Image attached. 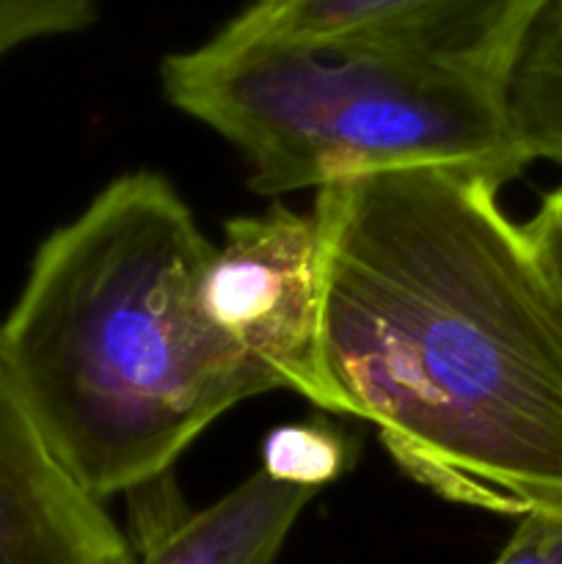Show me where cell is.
<instances>
[{
  "mask_svg": "<svg viewBox=\"0 0 562 564\" xmlns=\"http://www.w3.org/2000/svg\"><path fill=\"white\" fill-rule=\"evenodd\" d=\"M501 185L408 169L317 191L323 358L347 416L452 505L562 510V297Z\"/></svg>",
  "mask_w": 562,
  "mask_h": 564,
  "instance_id": "6da1fadb",
  "label": "cell"
},
{
  "mask_svg": "<svg viewBox=\"0 0 562 564\" xmlns=\"http://www.w3.org/2000/svg\"><path fill=\"white\" fill-rule=\"evenodd\" d=\"M213 253L174 185L136 171L33 257L0 341L44 438L94 499L163 482L209 424L275 391L204 314Z\"/></svg>",
  "mask_w": 562,
  "mask_h": 564,
  "instance_id": "7a4b0ae2",
  "label": "cell"
},
{
  "mask_svg": "<svg viewBox=\"0 0 562 564\" xmlns=\"http://www.w3.org/2000/svg\"><path fill=\"white\" fill-rule=\"evenodd\" d=\"M165 97L231 143L248 187L287 196L408 169H455L505 187L527 169L505 86L369 50L215 33L160 66Z\"/></svg>",
  "mask_w": 562,
  "mask_h": 564,
  "instance_id": "3957f363",
  "label": "cell"
},
{
  "mask_svg": "<svg viewBox=\"0 0 562 564\" xmlns=\"http://www.w3.org/2000/svg\"><path fill=\"white\" fill-rule=\"evenodd\" d=\"M202 308L275 389L347 416L323 358V240L314 215L273 204L231 218L204 273Z\"/></svg>",
  "mask_w": 562,
  "mask_h": 564,
  "instance_id": "277c9868",
  "label": "cell"
},
{
  "mask_svg": "<svg viewBox=\"0 0 562 564\" xmlns=\"http://www.w3.org/2000/svg\"><path fill=\"white\" fill-rule=\"evenodd\" d=\"M554 0H253L220 33L246 42L369 50L505 86Z\"/></svg>",
  "mask_w": 562,
  "mask_h": 564,
  "instance_id": "5b68a950",
  "label": "cell"
},
{
  "mask_svg": "<svg viewBox=\"0 0 562 564\" xmlns=\"http://www.w3.org/2000/svg\"><path fill=\"white\" fill-rule=\"evenodd\" d=\"M0 564H136L105 501L77 485L33 419L0 341Z\"/></svg>",
  "mask_w": 562,
  "mask_h": 564,
  "instance_id": "8992f818",
  "label": "cell"
},
{
  "mask_svg": "<svg viewBox=\"0 0 562 564\" xmlns=\"http://www.w3.org/2000/svg\"><path fill=\"white\" fill-rule=\"evenodd\" d=\"M314 496L259 468L204 510L180 512L132 545L136 564H273Z\"/></svg>",
  "mask_w": 562,
  "mask_h": 564,
  "instance_id": "52a82bcc",
  "label": "cell"
},
{
  "mask_svg": "<svg viewBox=\"0 0 562 564\" xmlns=\"http://www.w3.org/2000/svg\"><path fill=\"white\" fill-rule=\"evenodd\" d=\"M510 132L527 158L562 169V0H554L529 33L505 80Z\"/></svg>",
  "mask_w": 562,
  "mask_h": 564,
  "instance_id": "ba28073f",
  "label": "cell"
},
{
  "mask_svg": "<svg viewBox=\"0 0 562 564\" xmlns=\"http://www.w3.org/2000/svg\"><path fill=\"white\" fill-rule=\"evenodd\" d=\"M347 468V444L331 424H284L262 444V471L275 482L323 490Z\"/></svg>",
  "mask_w": 562,
  "mask_h": 564,
  "instance_id": "9c48e42d",
  "label": "cell"
},
{
  "mask_svg": "<svg viewBox=\"0 0 562 564\" xmlns=\"http://www.w3.org/2000/svg\"><path fill=\"white\" fill-rule=\"evenodd\" d=\"M97 0H0V61L39 39L77 33L97 20Z\"/></svg>",
  "mask_w": 562,
  "mask_h": 564,
  "instance_id": "30bf717a",
  "label": "cell"
},
{
  "mask_svg": "<svg viewBox=\"0 0 562 564\" xmlns=\"http://www.w3.org/2000/svg\"><path fill=\"white\" fill-rule=\"evenodd\" d=\"M494 564H562V510L523 512Z\"/></svg>",
  "mask_w": 562,
  "mask_h": 564,
  "instance_id": "8fae6325",
  "label": "cell"
},
{
  "mask_svg": "<svg viewBox=\"0 0 562 564\" xmlns=\"http://www.w3.org/2000/svg\"><path fill=\"white\" fill-rule=\"evenodd\" d=\"M523 229L562 297V187L545 193L538 213L523 224Z\"/></svg>",
  "mask_w": 562,
  "mask_h": 564,
  "instance_id": "7c38bea8",
  "label": "cell"
}]
</instances>
